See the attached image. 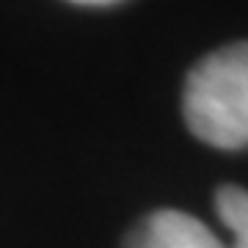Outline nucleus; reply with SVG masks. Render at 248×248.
Listing matches in <instances>:
<instances>
[{
	"label": "nucleus",
	"instance_id": "20e7f679",
	"mask_svg": "<svg viewBox=\"0 0 248 248\" xmlns=\"http://www.w3.org/2000/svg\"><path fill=\"white\" fill-rule=\"evenodd\" d=\"M75 6H113V3H122V0H69Z\"/></svg>",
	"mask_w": 248,
	"mask_h": 248
},
{
	"label": "nucleus",
	"instance_id": "f257e3e1",
	"mask_svg": "<svg viewBox=\"0 0 248 248\" xmlns=\"http://www.w3.org/2000/svg\"><path fill=\"white\" fill-rule=\"evenodd\" d=\"M187 130L215 149L248 146V42L218 47L196 63L182 91Z\"/></svg>",
	"mask_w": 248,
	"mask_h": 248
},
{
	"label": "nucleus",
	"instance_id": "7ed1b4c3",
	"mask_svg": "<svg viewBox=\"0 0 248 248\" xmlns=\"http://www.w3.org/2000/svg\"><path fill=\"white\" fill-rule=\"evenodd\" d=\"M215 213L232 232V248H248V190L240 185H223L215 193Z\"/></svg>",
	"mask_w": 248,
	"mask_h": 248
},
{
	"label": "nucleus",
	"instance_id": "f03ea898",
	"mask_svg": "<svg viewBox=\"0 0 248 248\" xmlns=\"http://www.w3.org/2000/svg\"><path fill=\"white\" fill-rule=\"evenodd\" d=\"M124 248H226L199 218L179 210H157L133 226Z\"/></svg>",
	"mask_w": 248,
	"mask_h": 248
}]
</instances>
